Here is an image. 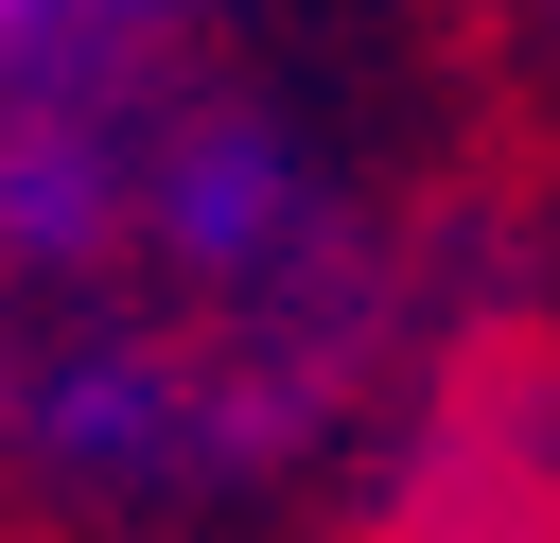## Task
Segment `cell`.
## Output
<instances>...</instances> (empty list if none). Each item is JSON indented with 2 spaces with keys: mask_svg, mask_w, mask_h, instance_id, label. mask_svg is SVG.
I'll list each match as a JSON object with an SVG mask.
<instances>
[{
  "mask_svg": "<svg viewBox=\"0 0 560 543\" xmlns=\"http://www.w3.org/2000/svg\"><path fill=\"white\" fill-rule=\"evenodd\" d=\"M508 263L472 53L402 0L0 88V543L332 525L385 385Z\"/></svg>",
  "mask_w": 560,
  "mask_h": 543,
  "instance_id": "6da1fadb",
  "label": "cell"
},
{
  "mask_svg": "<svg viewBox=\"0 0 560 543\" xmlns=\"http://www.w3.org/2000/svg\"><path fill=\"white\" fill-rule=\"evenodd\" d=\"M315 543H560V298L525 263L420 333Z\"/></svg>",
  "mask_w": 560,
  "mask_h": 543,
  "instance_id": "7a4b0ae2",
  "label": "cell"
},
{
  "mask_svg": "<svg viewBox=\"0 0 560 543\" xmlns=\"http://www.w3.org/2000/svg\"><path fill=\"white\" fill-rule=\"evenodd\" d=\"M245 0H0V88H70V70H122V53H175Z\"/></svg>",
  "mask_w": 560,
  "mask_h": 543,
  "instance_id": "3957f363",
  "label": "cell"
},
{
  "mask_svg": "<svg viewBox=\"0 0 560 543\" xmlns=\"http://www.w3.org/2000/svg\"><path fill=\"white\" fill-rule=\"evenodd\" d=\"M490 35H508V53L542 70V88H560V0H490Z\"/></svg>",
  "mask_w": 560,
  "mask_h": 543,
  "instance_id": "277c9868",
  "label": "cell"
}]
</instances>
